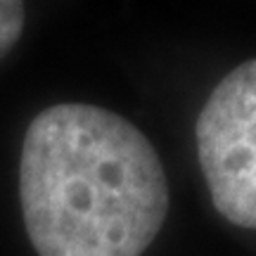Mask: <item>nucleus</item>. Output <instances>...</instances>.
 <instances>
[{"label": "nucleus", "instance_id": "obj_2", "mask_svg": "<svg viewBox=\"0 0 256 256\" xmlns=\"http://www.w3.org/2000/svg\"><path fill=\"white\" fill-rule=\"evenodd\" d=\"M211 202L223 218L256 230V60L211 90L194 126Z\"/></svg>", "mask_w": 256, "mask_h": 256}, {"label": "nucleus", "instance_id": "obj_3", "mask_svg": "<svg viewBox=\"0 0 256 256\" xmlns=\"http://www.w3.org/2000/svg\"><path fill=\"white\" fill-rule=\"evenodd\" d=\"M26 24V8L19 0H0V60L17 46Z\"/></svg>", "mask_w": 256, "mask_h": 256}, {"label": "nucleus", "instance_id": "obj_1", "mask_svg": "<svg viewBox=\"0 0 256 256\" xmlns=\"http://www.w3.org/2000/svg\"><path fill=\"white\" fill-rule=\"evenodd\" d=\"M19 202L38 256H142L164 228L168 183L136 124L64 102L28 124Z\"/></svg>", "mask_w": 256, "mask_h": 256}]
</instances>
